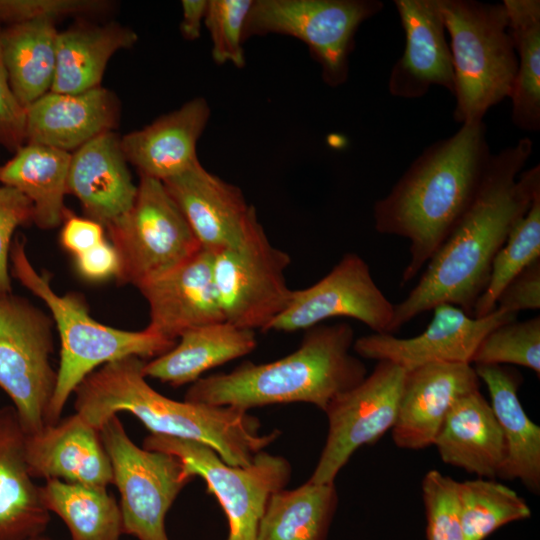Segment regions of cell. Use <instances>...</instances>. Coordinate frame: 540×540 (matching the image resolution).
Returning <instances> with one entry per match:
<instances>
[{
  "instance_id": "obj_2",
  "label": "cell",
  "mask_w": 540,
  "mask_h": 540,
  "mask_svg": "<svg viewBox=\"0 0 540 540\" xmlns=\"http://www.w3.org/2000/svg\"><path fill=\"white\" fill-rule=\"evenodd\" d=\"M492 154L483 121L427 147L373 207L375 229L409 240L402 284L435 254L474 200Z\"/></svg>"
},
{
  "instance_id": "obj_46",
  "label": "cell",
  "mask_w": 540,
  "mask_h": 540,
  "mask_svg": "<svg viewBox=\"0 0 540 540\" xmlns=\"http://www.w3.org/2000/svg\"><path fill=\"white\" fill-rule=\"evenodd\" d=\"M26 540H51V539H49L48 537H45V536L42 534V535H39V536H36V537H32V538H29V539H26Z\"/></svg>"
},
{
  "instance_id": "obj_20",
  "label": "cell",
  "mask_w": 540,
  "mask_h": 540,
  "mask_svg": "<svg viewBox=\"0 0 540 540\" xmlns=\"http://www.w3.org/2000/svg\"><path fill=\"white\" fill-rule=\"evenodd\" d=\"M33 478L104 487L113 484L110 458L98 429L77 413L26 437Z\"/></svg>"
},
{
  "instance_id": "obj_17",
  "label": "cell",
  "mask_w": 540,
  "mask_h": 540,
  "mask_svg": "<svg viewBox=\"0 0 540 540\" xmlns=\"http://www.w3.org/2000/svg\"><path fill=\"white\" fill-rule=\"evenodd\" d=\"M480 389L475 368L469 363H429L405 371L395 424L394 443L419 450L434 444L454 403Z\"/></svg>"
},
{
  "instance_id": "obj_37",
  "label": "cell",
  "mask_w": 540,
  "mask_h": 540,
  "mask_svg": "<svg viewBox=\"0 0 540 540\" xmlns=\"http://www.w3.org/2000/svg\"><path fill=\"white\" fill-rule=\"evenodd\" d=\"M253 0H208L204 24L212 41V58L217 64L245 65L242 44L247 14Z\"/></svg>"
},
{
  "instance_id": "obj_34",
  "label": "cell",
  "mask_w": 540,
  "mask_h": 540,
  "mask_svg": "<svg viewBox=\"0 0 540 540\" xmlns=\"http://www.w3.org/2000/svg\"><path fill=\"white\" fill-rule=\"evenodd\" d=\"M457 489L465 540H484L500 527L531 516L526 501L494 479L458 482Z\"/></svg>"
},
{
  "instance_id": "obj_27",
  "label": "cell",
  "mask_w": 540,
  "mask_h": 540,
  "mask_svg": "<svg viewBox=\"0 0 540 540\" xmlns=\"http://www.w3.org/2000/svg\"><path fill=\"white\" fill-rule=\"evenodd\" d=\"M257 346L255 331L226 321L189 329L164 354L145 362L146 378L173 387L193 384L210 369L243 357Z\"/></svg>"
},
{
  "instance_id": "obj_23",
  "label": "cell",
  "mask_w": 540,
  "mask_h": 540,
  "mask_svg": "<svg viewBox=\"0 0 540 540\" xmlns=\"http://www.w3.org/2000/svg\"><path fill=\"white\" fill-rule=\"evenodd\" d=\"M209 117L206 99L189 100L142 129L122 136V152L140 176L164 182L199 162L197 142Z\"/></svg>"
},
{
  "instance_id": "obj_1",
  "label": "cell",
  "mask_w": 540,
  "mask_h": 540,
  "mask_svg": "<svg viewBox=\"0 0 540 540\" xmlns=\"http://www.w3.org/2000/svg\"><path fill=\"white\" fill-rule=\"evenodd\" d=\"M532 149L531 139L524 137L492 154L474 200L427 262L417 284L394 304L391 334L442 303L473 316L496 254L540 191V165L521 172Z\"/></svg>"
},
{
  "instance_id": "obj_12",
  "label": "cell",
  "mask_w": 540,
  "mask_h": 540,
  "mask_svg": "<svg viewBox=\"0 0 540 540\" xmlns=\"http://www.w3.org/2000/svg\"><path fill=\"white\" fill-rule=\"evenodd\" d=\"M291 258L272 245L259 221L238 245L213 253V278L224 321L266 331L287 307Z\"/></svg>"
},
{
  "instance_id": "obj_11",
  "label": "cell",
  "mask_w": 540,
  "mask_h": 540,
  "mask_svg": "<svg viewBox=\"0 0 540 540\" xmlns=\"http://www.w3.org/2000/svg\"><path fill=\"white\" fill-rule=\"evenodd\" d=\"M99 432L111 461L113 484L120 493L123 534L138 540H169L166 515L194 477L177 457L137 446L117 415Z\"/></svg>"
},
{
  "instance_id": "obj_31",
  "label": "cell",
  "mask_w": 540,
  "mask_h": 540,
  "mask_svg": "<svg viewBox=\"0 0 540 540\" xmlns=\"http://www.w3.org/2000/svg\"><path fill=\"white\" fill-rule=\"evenodd\" d=\"M337 505L334 483L278 490L267 502L257 540H326Z\"/></svg>"
},
{
  "instance_id": "obj_33",
  "label": "cell",
  "mask_w": 540,
  "mask_h": 540,
  "mask_svg": "<svg viewBox=\"0 0 540 540\" xmlns=\"http://www.w3.org/2000/svg\"><path fill=\"white\" fill-rule=\"evenodd\" d=\"M40 492L48 511L64 521L72 540H120V505L107 488L49 479Z\"/></svg>"
},
{
  "instance_id": "obj_6",
  "label": "cell",
  "mask_w": 540,
  "mask_h": 540,
  "mask_svg": "<svg viewBox=\"0 0 540 540\" xmlns=\"http://www.w3.org/2000/svg\"><path fill=\"white\" fill-rule=\"evenodd\" d=\"M454 70L458 123L483 121L509 97L518 60L503 3L440 0Z\"/></svg>"
},
{
  "instance_id": "obj_41",
  "label": "cell",
  "mask_w": 540,
  "mask_h": 540,
  "mask_svg": "<svg viewBox=\"0 0 540 540\" xmlns=\"http://www.w3.org/2000/svg\"><path fill=\"white\" fill-rule=\"evenodd\" d=\"M0 26V145L15 153L25 144L26 111L10 87L2 47Z\"/></svg>"
},
{
  "instance_id": "obj_43",
  "label": "cell",
  "mask_w": 540,
  "mask_h": 540,
  "mask_svg": "<svg viewBox=\"0 0 540 540\" xmlns=\"http://www.w3.org/2000/svg\"><path fill=\"white\" fill-rule=\"evenodd\" d=\"M105 239L106 232L101 224L68 211L60 231V243L66 251L77 256Z\"/></svg>"
},
{
  "instance_id": "obj_40",
  "label": "cell",
  "mask_w": 540,
  "mask_h": 540,
  "mask_svg": "<svg viewBox=\"0 0 540 540\" xmlns=\"http://www.w3.org/2000/svg\"><path fill=\"white\" fill-rule=\"evenodd\" d=\"M32 219L31 202L18 190L0 184V293L13 292L9 256L14 233Z\"/></svg>"
},
{
  "instance_id": "obj_10",
  "label": "cell",
  "mask_w": 540,
  "mask_h": 540,
  "mask_svg": "<svg viewBox=\"0 0 540 540\" xmlns=\"http://www.w3.org/2000/svg\"><path fill=\"white\" fill-rule=\"evenodd\" d=\"M105 232L119 257V285L139 288L201 248L163 182L148 177L140 176L132 207Z\"/></svg>"
},
{
  "instance_id": "obj_15",
  "label": "cell",
  "mask_w": 540,
  "mask_h": 540,
  "mask_svg": "<svg viewBox=\"0 0 540 540\" xmlns=\"http://www.w3.org/2000/svg\"><path fill=\"white\" fill-rule=\"evenodd\" d=\"M432 311L426 329L415 337L373 333L356 339L352 348L362 358L389 361L405 371L436 362L471 364L478 345L490 331L517 319L516 313L499 308L478 318L449 303L439 304Z\"/></svg>"
},
{
  "instance_id": "obj_13",
  "label": "cell",
  "mask_w": 540,
  "mask_h": 540,
  "mask_svg": "<svg viewBox=\"0 0 540 540\" xmlns=\"http://www.w3.org/2000/svg\"><path fill=\"white\" fill-rule=\"evenodd\" d=\"M405 370L377 361L363 381L337 396L325 409L328 434L308 481L334 483L339 471L363 445L376 443L395 424Z\"/></svg>"
},
{
  "instance_id": "obj_39",
  "label": "cell",
  "mask_w": 540,
  "mask_h": 540,
  "mask_svg": "<svg viewBox=\"0 0 540 540\" xmlns=\"http://www.w3.org/2000/svg\"><path fill=\"white\" fill-rule=\"evenodd\" d=\"M114 3L107 0H0V26L33 20L78 18L107 14Z\"/></svg>"
},
{
  "instance_id": "obj_9",
  "label": "cell",
  "mask_w": 540,
  "mask_h": 540,
  "mask_svg": "<svg viewBox=\"0 0 540 540\" xmlns=\"http://www.w3.org/2000/svg\"><path fill=\"white\" fill-rule=\"evenodd\" d=\"M143 448L177 457L186 472L200 476L222 507L229 526L226 540H257L258 526L270 496L288 484L291 465L284 457L258 452L247 466H231L208 445L150 434Z\"/></svg>"
},
{
  "instance_id": "obj_8",
  "label": "cell",
  "mask_w": 540,
  "mask_h": 540,
  "mask_svg": "<svg viewBox=\"0 0 540 540\" xmlns=\"http://www.w3.org/2000/svg\"><path fill=\"white\" fill-rule=\"evenodd\" d=\"M54 327L50 314L27 298L0 293V388L28 435L46 426L56 388Z\"/></svg>"
},
{
  "instance_id": "obj_4",
  "label": "cell",
  "mask_w": 540,
  "mask_h": 540,
  "mask_svg": "<svg viewBox=\"0 0 540 540\" xmlns=\"http://www.w3.org/2000/svg\"><path fill=\"white\" fill-rule=\"evenodd\" d=\"M354 330L345 322L305 330L299 347L269 363L245 361L228 373L202 377L184 400L243 410L304 402L325 411L339 395L367 376L364 363L350 354Z\"/></svg>"
},
{
  "instance_id": "obj_24",
  "label": "cell",
  "mask_w": 540,
  "mask_h": 540,
  "mask_svg": "<svg viewBox=\"0 0 540 540\" xmlns=\"http://www.w3.org/2000/svg\"><path fill=\"white\" fill-rule=\"evenodd\" d=\"M26 437L14 407H0V540L42 535L50 521L28 468Z\"/></svg>"
},
{
  "instance_id": "obj_22",
  "label": "cell",
  "mask_w": 540,
  "mask_h": 540,
  "mask_svg": "<svg viewBox=\"0 0 540 540\" xmlns=\"http://www.w3.org/2000/svg\"><path fill=\"white\" fill-rule=\"evenodd\" d=\"M120 140L115 131L95 137L71 153L68 170L67 194L105 230L129 211L137 193Z\"/></svg>"
},
{
  "instance_id": "obj_30",
  "label": "cell",
  "mask_w": 540,
  "mask_h": 540,
  "mask_svg": "<svg viewBox=\"0 0 540 540\" xmlns=\"http://www.w3.org/2000/svg\"><path fill=\"white\" fill-rule=\"evenodd\" d=\"M56 22L33 20L3 26L2 54L10 87L25 109L51 91L56 70Z\"/></svg>"
},
{
  "instance_id": "obj_25",
  "label": "cell",
  "mask_w": 540,
  "mask_h": 540,
  "mask_svg": "<svg viewBox=\"0 0 540 540\" xmlns=\"http://www.w3.org/2000/svg\"><path fill=\"white\" fill-rule=\"evenodd\" d=\"M433 445L445 464L479 478L499 477L506 458L501 428L480 389L454 403Z\"/></svg>"
},
{
  "instance_id": "obj_7",
  "label": "cell",
  "mask_w": 540,
  "mask_h": 540,
  "mask_svg": "<svg viewBox=\"0 0 540 540\" xmlns=\"http://www.w3.org/2000/svg\"><path fill=\"white\" fill-rule=\"evenodd\" d=\"M379 0H254L243 41L270 33L304 42L324 82L337 87L349 75V57L360 25L383 9Z\"/></svg>"
},
{
  "instance_id": "obj_19",
  "label": "cell",
  "mask_w": 540,
  "mask_h": 540,
  "mask_svg": "<svg viewBox=\"0 0 540 540\" xmlns=\"http://www.w3.org/2000/svg\"><path fill=\"white\" fill-rule=\"evenodd\" d=\"M138 289L149 308L146 329L168 340L224 321L213 278V253L206 249Z\"/></svg>"
},
{
  "instance_id": "obj_42",
  "label": "cell",
  "mask_w": 540,
  "mask_h": 540,
  "mask_svg": "<svg viewBox=\"0 0 540 540\" xmlns=\"http://www.w3.org/2000/svg\"><path fill=\"white\" fill-rule=\"evenodd\" d=\"M496 308L516 314L540 308V258L506 285L497 299Z\"/></svg>"
},
{
  "instance_id": "obj_36",
  "label": "cell",
  "mask_w": 540,
  "mask_h": 540,
  "mask_svg": "<svg viewBox=\"0 0 540 540\" xmlns=\"http://www.w3.org/2000/svg\"><path fill=\"white\" fill-rule=\"evenodd\" d=\"M471 364H514L540 375V317L502 324L490 331L478 345Z\"/></svg>"
},
{
  "instance_id": "obj_38",
  "label": "cell",
  "mask_w": 540,
  "mask_h": 540,
  "mask_svg": "<svg viewBox=\"0 0 540 540\" xmlns=\"http://www.w3.org/2000/svg\"><path fill=\"white\" fill-rule=\"evenodd\" d=\"M457 485V481L437 470L425 474L422 498L427 519V540H465Z\"/></svg>"
},
{
  "instance_id": "obj_14",
  "label": "cell",
  "mask_w": 540,
  "mask_h": 540,
  "mask_svg": "<svg viewBox=\"0 0 540 540\" xmlns=\"http://www.w3.org/2000/svg\"><path fill=\"white\" fill-rule=\"evenodd\" d=\"M393 312L394 304L374 281L367 262L348 252L319 281L292 290L287 307L266 331H305L325 320L347 317L362 322L374 333L391 334Z\"/></svg>"
},
{
  "instance_id": "obj_16",
  "label": "cell",
  "mask_w": 540,
  "mask_h": 540,
  "mask_svg": "<svg viewBox=\"0 0 540 540\" xmlns=\"http://www.w3.org/2000/svg\"><path fill=\"white\" fill-rule=\"evenodd\" d=\"M201 248L215 253L240 244L258 222L241 189L196 163L163 182Z\"/></svg>"
},
{
  "instance_id": "obj_5",
  "label": "cell",
  "mask_w": 540,
  "mask_h": 540,
  "mask_svg": "<svg viewBox=\"0 0 540 540\" xmlns=\"http://www.w3.org/2000/svg\"><path fill=\"white\" fill-rule=\"evenodd\" d=\"M9 268L11 277L47 306L60 337L57 383L46 425L61 419L75 389L99 367L129 356L153 359L176 343L146 328L129 331L102 324L90 315L84 295L79 292L59 295L51 286L50 274L37 271L31 263L22 236L17 235L13 239Z\"/></svg>"
},
{
  "instance_id": "obj_28",
  "label": "cell",
  "mask_w": 540,
  "mask_h": 540,
  "mask_svg": "<svg viewBox=\"0 0 540 540\" xmlns=\"http://www.w3.org/2000/svg\"><path fill=\"white\" fill-rule=\"evenodd\" d=\"M137 41L133 29L116 21L99 24L84 19L59 31L51 91L73 94L101 86L110 58Z\"/></svg>"
},
{
  "instance_id": "obj_26",
  "label": "cell",
  "mask_w": 540,
  "mask_h": 540,
  "mask_svg": "<svg viewBox=\"0 0 540 540\" xmlns=\"http://www.w3.org/2000/svg\"><path fill=\"white\" fill-rule=\"evenodd\" d=\"M489 391L491 408L501 428L506 458L499 478L520 480L532 493L540 491V427L526 414L518 397L519 373L503 365H475Z\"/></svg>"
},
{
  "instance_id": "obj_18",
  "label": "cell",
  "mask_w": 540,
  "mask_h": 540,
  "mask_svg": "<svg viewBox=\"0 0 540 540\" xmlns=\"http://www.w3.org/2000/svg\"><path fill=\"white\" fill-rule=\"evenodd\" d=\"M405 33L402 56L392 67V96L416 99L437 85L454 93V70L440 0H395Z\"/></svg>"
},
{
  "instance_id": "obj_21",
  "label": "cell",
  "mask_w": 540,
  "mask_h": 540,
  "mask_svg": "<svg viewBox=\"0 0 540 540\" xmlns=\"http://www.w3.org/2000/svg\"><path fill=\"white\" fill-rule=\"evenodd\" d=\"M25 143L72 153L114 131L120 120L117 96L102 86L80 93L49 91L26 109Z\"/></svg>"
},
{
  "instance_id": "obj_45",
  "label": "cell",
  "mask_w": 540,
  "mask_h": 540,
  "mask_svg": "<svg viewBox=\"0 0 540 540\" xmlns=\"http://www.w3.org/2000/svg\"><path fill=\"white\" fill-rule=\"evenodd\" d=\"M182 19L180 32L186 40H196L201 35L202 23L204 22L208 0H183Z\"/></svg>"
},
{
  "instance_id": "obj_35",
  "label": "cell",
  "mask_w": 540,
  "mask_h": 540,
  "mask_svg": "<svg viewBox=\"0 0 540 540\" xmlns=\"http://www.w3.org/2000/svg\"><path fill=\"white\" fill-rule=\"evenodd\" d=\"M540 258V191L524 216L516 223L496 254L483 293L473 310L483 317L496 309L497 299L506 285L523 269Z\"/></svg>"
},
{
  "instance_id": "obj_3",
  "label": "cell",
  "mask_w": 540,
  "mask_h": 540,
  "mask_svg": "<svg viewBox=\"0 0 540 540\" xmlns=\"http://www.w3.org/2000/svg\"><path fill=\"white\" fill-rule=\"evenodd\" d=\"M136 356L107 363L90 373L74 391V408L96 429L119 412L137 417L151 432L200 442L231 466H247L279 436L260 434V421L247 410L177 401L156 391Z\"/></svg>"
},
{
  "instance_id": "obj_29",
  "label": "cell",
  "mask_w": 540,
  "mask_h": 540,
  "mask_svg": "<svg viewBox=\"0 0 540 540\" xmlns=\"http://www.w3.org/2000/svg\"><path fill=\"white\" fill-rule=\"evenodd\" d=\"M71 153L52 147L25 143L0 166V184L22 193L32 204V223L41 230L62 225Z\"/></svg>"
},
{
  "instance_id": "obj_32",
  "label": "cell",
  "mask_w": 540,
  "mask_h": 540,
  "mask_svg": "<svg viewBox=\"0 0 540 540\" xmlns=\"http://www.w3.org/2000/svg\"><path fill=\"white\" fill-rule=\"evenodd\" d=\"M518 66L509 97L511 118L525 131L540 129V1L503 0Z\"/></svg>"
},
{
  "instance_id": "obj_44",
  "label": "cell",
  "mask_w": 540,
  "mask_h": 540,
  "mask_svg": "<svg viewBox=\"0 0 540 540\" xmlns=\"http://www.w3.org/2000/svg\"><path fill=\"white\" fill-rule=\"evenodd\" d=\"M77 272L90 281H103L116 277L119 257L115 247L106 238L91 249L74 256Z\"/></svg>"
}]
</instances>
